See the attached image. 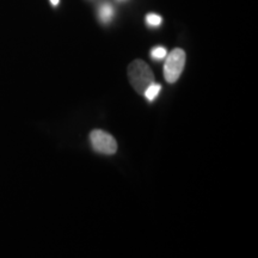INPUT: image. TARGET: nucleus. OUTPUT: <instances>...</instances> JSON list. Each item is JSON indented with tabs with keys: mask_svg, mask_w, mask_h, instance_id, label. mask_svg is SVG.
<instances>
[{
	"mask_svg": "<svg viewBox=\"0 0 258 258\" xmlns=\"http://www.w3.org/2000/svg\"><path fill=\"white\" fill-rule=\"evenodd\" d=\"M128 78L135 91L143 95L148 86L154 83V74L143 60H134L128 66Z\"/></svg>",
	"mask_w": 258,
	"mask_h": 258,
	"instance_id": "f257e3e1",
	"label": "nucleus"
},
{
	"mask_svg": "<svg viewBox=\"0 0 258 258\" xmlns=\"http://www.w3.org/2000/svg\"><path fill=\"white\" fill-rule=\"evenodd\" d=\"M166 56L165 64H164V77L167 83L173 84L179 79L184 69L185 53L180 48H176Z\"/></svg>",
	"mask_w": 258,
	"mask_h": 258,
	"instance_id": "f03ea898",
	"label": "nucleus"
},
{
	"mask_svg": "<svg viewBox=\"0 0 258 258\" xmlns=\"http://www.w3.org/2000/svg\"><path fill=\"white\" fill-rule=\"evenodd\" d=\"M90 141H91L93 150L98 153L110 156L117 151V143L114 137L104 131H99V129L93 131L90 134Z\"/></svg>",
	"mask_w": 258,
	"mask_h": 258,
	"instance_id": "7ed1b4c3",
	"label": "nucleus"
},
{
	"mask_svg": "<svg viewBox=\"0 0 258 258\" xmlns=\"http://www.w3.org/2000/svg\"><path fill=\"white\" fill-rule=\"evenodd\" d=\"M99 21L102 23H109L111 21L112 17H114V8H112L111 4L109 3H103V4L99 6Z\"/></svg>",
	"mask_w": 258,
	"mask_h": 258,
	"instance_id": "20e7f679",
	"label": "nucleus"
},
{
	"mask_svg": "<svg viewBox=\"0 0 258 258\" xmlns=\"http://www.w3.org/2000/svg\"><path fill=\"white\" fill-rule=\"evenodd\" d=\"M160 90H161V85H159V84H156V83H153L152 85H150V86H148V89L146 90V91H145L144 96L146 97V99H147V101L152 102L153 99L156 98V97H157L158 95H159Z\"/></svg>",
	"mask_w": 258,
	"mask_h": 258,
	"instance_id": "39448f33",
	"label": "nucleus"
},
{
	"mask_svg": "<svg viewBox=\"0 0 258 258\" xmlns=\"http://www.w3.org/2000/svg\"><path fill=\"white\" fill-rule=\"evenodd\" d=\"M167 55V51L164 47H154L152 50H151V56H152L153 60H163L165 59Z\"/></svg>",
	"mask_w": 258,
	"mask_h": 258,
	"instance_id": "423d86ee",
	"label": "nucleus"
},
{
	"mask_svg": "<svg viewBox=\"0 0 258 258\" xmlns=\"http://www.w3.org/2000/svg\"><path fill=\"white\" fill-rule=\"evenodd\" d=\"M146 23L147 25H150V27H153V28L159 27L161 24V17L156 14H150L146 16Z\"/></svg>",
	"mask_w": 258,
	"mask_h": 258,
	"instance_id": "0eeeda50",
	"label": "nucleus"
},
{
	"mask_svg": "<svg viewBox=\"0 0 258 258\" xmlns=\"http://www.w3.org/2000/svg\"><path fill=\"white\" fill-rule=\"evenodd\" d=\"M50 3H51V5H53V6H57V5H59L60 0H50Z\"/></svg>",
	"mask_w": 258,
	"mask_h": 258,
	"instance_id": "6e6552de",
	"label": "nucleus"
}]
</instances>
